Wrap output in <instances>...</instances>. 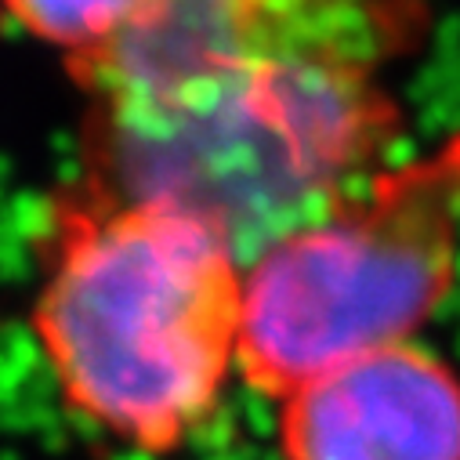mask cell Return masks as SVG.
<instances>
[{"label":"cell","instance_id":"cell-5","mask_svg":"<svg viewBox=\"0 0 460 460\" xmlns=\"http://www.w3.org/2000/svg\"><path fill=\"white\" fill-rule=\"evenodd\" d=\"M153 0H0L22 37L62 55V66L84 62L120 40Z\"/></svg>","mask_w":460,"mask_h":460},{"label":"cell","instance_id":"cell-4","mask_svg":"<svg viewBox=\"0 0 460 460\" xmlns=\"http://www.w3.org/2000/svg\"><path fill=\"white\" fill-rule=\"evenodd\" d=\"M283 460H460V374L420 341L356 356L279 399Z\"/></svg>","mask_w":460,"mask_h":460},{"label":"cell","instance_id":"cell-2","mask_svg":"<svg viewBox=\"0 0 460 460\" xmlns=\"http://www.w3.org/2000/svg\"><path fill=\"white\" fill-rule=\"evenodd\" d=\"M243 272L210 221L76 181L33 301L66 406L128 449H181L240 377Z\"/></svg>","mask_w":460,"mask_h":460},{"label":"cell","instance_id":"cell-3","mask_svg":"<svg viewBox=\"0 0 460 460\" xmlns=\"http://www.w3.org/2000/svg\"><path fill=\"white\" fill-rule=\"evenodd\" d=\"M460 269V135L381 167L243 272L240 381L283 399L323 370L417 341Z\"/></svg>","mask_w":460,"mask_h":460},{"label":"cell","instance_id":"cell-1","mask_svg":"<svg viewBox=\"0 0 460 460\" xmlns=\"http://www.w3.org/2000/svg\"><path fill=\"white\" fill-rule=\"evenodd\" d=\"M402 0H153L69 66L94 192L210 221L243 265L402 138L388 69L424 44Z\"/></svg>","mask_w":460,"mask_h":460}]
</instances>
